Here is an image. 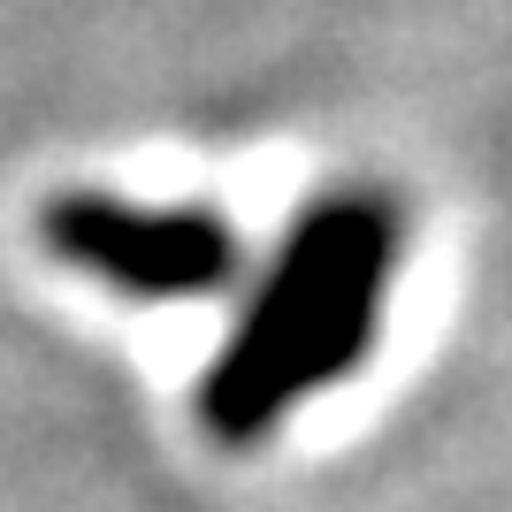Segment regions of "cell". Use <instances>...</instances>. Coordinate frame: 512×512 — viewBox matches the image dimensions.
Instances as JSON below:
<instances>
[{
    "label": "cell",
    "mask_w": 512,
    "mask_h": 512,
    "mask_svg": "<svg viewBox=\"0 0 512 512\" xmlns=\"http://www.w3.org/2000/svg\"><path fill=\"white\" fill-rule=\"evenodd\" d=\"M390 260H398V237H390L383 207H367V199L306 222L268 306L237 337V352L222 360V383L207 398L222 436H253L291 398H306L314 383L352 367V352L375 329V299H383Z\"/></svg>",
    "instance_id": "obj_1"
},
{
    "label": "cell",
    "mask_w": 512,
    "mask_h": 512,
    "mask_svg": "<svg viewBox=\"0 0 512 512\" xmlns=\"http://www.w3.org/2000/svg\"><path fill=\"white\" fill-rule=\"evenodd\" d=\"M46 237L77 268L123 283V291H146V299L230 276V237L214 214H169V207H130V199H62L46 214Z\"/></svg>",
    "instance_id": "obj_2"
}]
</instances>
